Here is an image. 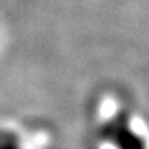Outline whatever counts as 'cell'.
Masks as SVG:
<instances>
[{"mask_svg": "<svg viewBox=\"0 0 149 149\" xmlns=\"http://www.w3.org/2000/svg\"><path fill=\"white\" fill-rule=\"evenodd\" d=\"M101 136L113 149H149L148 141L136 131L128 113H114L101 128Z\"/></svg>", "mask_w": 149, "mask_h": 149, "instance_id": "obj_1", "label": "cell"}, {"mask_svg": "<svg viewBox=\"0 0 149 149\" xmlns=\"http://www.w3.org/2000/svg\"><path fill=\"white\" fill-rule=\"evenodd\" d=\"M0 149H23V146L13 131L0 128Z\"/></svg>", "mask_w": 149, "mask_h": 149, "instance_id": "obj_2", "label": "cell"}]
</instances>
